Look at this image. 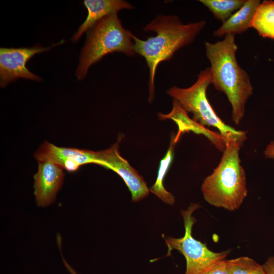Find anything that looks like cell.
I'll return each mask as SVG.
<instances>
[{"label": "cell", "mask_w": 274, "mask_h": 274, "mask_svg": "<svg viewBox=\"0 0 274 274\" xmlns=\"http://www.w3.org/2000/svg\"><path fill=\"white\" fill-rule=\"evenodd\" d=\"M258 34L274 40V1L265 0L257 8L250 24Z\"/></svg>", "instance_id": "14"}, {"label": "cell", "mask_w": 274, "mask_h": 274, "mask_svg": "<svg viewBox=\"0 0 274 274\" xmlns=\"http://www.w3.org/2000/svg\"><path fill=\"white\" fill-rule=\"evenodd\" d=\"M211 84L210 67L201 71L196 82L187 88L174 86L167 94L176 100L187 113L193 115V120L201 126L214 127L225 141L232 140L242 146L247 140V132L238 130L225 123L216 114L207 96V90Z\"/></svg>", "instance_id": "5"}, {"label": "cell", "mask_w": 274, "mask_h": 274, "mask_svg": "<svg viewBox=\"0 0 274 274\" xmlns=\"http://www.w3.org/2000/svg\"><path fill=\"white\" fill-rule=\"evenodd\" d=\"M206 23L202 20L184 24L176 15H158L144 27L145 31L154 32L155 36L143 40L134 35L136 54L145 59L149 68V102L154 97L155 77L158 65L170 60L179 49L192 44Z\"/></svg>", "instance_id": "1"}, {"label": "cell", "mask_w": 274, "mask_h": 274, "mask_svg": "<svg viewBox=\"0 0 274 274\" xmlns=\"http://www.w3.org/2000/svg\"><path fill=\"white\" fill-rule=\"evenodd\" d=\"M88 14L84 22L80 26L72 40L77 42L83 33L87 32L97 22L104 18L124 10H132L133 6L124 0H85L83 2Z\"/></svg>", "instance_id": "11"}, {"label": "cell", "mask_w": 274, "mask_h": 274, "mask_svg": "<svg viewBox=\"0 0 274 274\" xmlns=\"http://www.w3.org/2000/svg\"><path fill=\"white\" fill-rule=\"evenodd\" d=\"M262 266L266 274H274V256L269 257Z\"/></svg>", "instance_id": "18"}, {"label": "cell", "mask_w": 274, "mask_h": 274, "mask_svg": "<svg viewBox=\"0 0 274 274\" xmlns=\"http://www.w3.org/2000/svg\"><path fill=\"white\" fill-rule=\"evenodd\" d=\"M259 0H246L242 7L215 30L213 35L221 38L227 35L241 34L250 28L255 12L260 4Z\"/></svg>", "instance_id": "12"}, {"label": "cell", "mask_w": 274, "mask_h": 274, "mask_svg": "<svg viewBox=\"0 0 274 274\" xmlns=\"http://www.w3.org/2000/svg\"><path fill=\"white\" fill-rule=\"evenodd\" d=\"M119 141L107 149L97 151V164L119 175L131 193L132 201L137 202L147 197L150 190L143 178L120 155Z\"/></svg>", "instance_id": "7"}, {"label": "cell", "mask_w": 274, "mask_h": 274, "mask_svg": "<svg viewBox=\"0 0 274 274\" xmlns=\"http://www.w3.org/2000/svg\"><path fill=\"white\" fill-rule=\"evenodd\" d=\"M266 158L274 159V141H271L266 147L264 151Z\"/></svg>", "instance_id": "19"}, {"label": "cell", "mask_w": 274, "mask_h": 274, "mask_svg": "<svg viewBox=\"0 0 274 274\" xmlns=\"http://www.w3.org/2000/svg\"><path fill=\"white\" fill-rule=\"evenodd\" d=\"M38 162H51L70 172L77 170L80 166L97 163V152L73 148L56 146L47 141L35 153Z\"/></svg>", "instance_id": "9"}, {"label": "cell", "mask_w": 274, "mask_h": 274, "mask_svg": "<svg viewBox=\"0 0 274 274\" xmlns=\"http://www.w3.org/2000/svg\"><path fill=\"white\" fill-rule=\"evenodd\" d=\"M66 267L72 274H78L68 264H67Z\"/></svg>", "instance_id": "20"}, {"label": "cell", "mask_w": 274, "mask_h": 274, "mask_svg": "<svg viewBox=\"0 0 274 274\" xmlns=\"http://www.w3.org/2000/svg\"><path fill=\"white\" fill-rule=\"evenodd\" d=\"M246 0H200L214 16L223 23L239 9Z\"/></svg>", "instance_id": "15"}, {"label": "cell", "mask_w": 274, "mask_h": 274, "mask_svg": "<svg viewBox=\"0 0 274 274\" xmlns=\"http://www.w3.org/2000/svg\"><path fill=\"white\" fill-rule=\"evenodd\" d=\"M226 262L230 274H266L262 265L248 256L226 259Z\"/></svg>", "instance_id": "16"}, {"label": "cell", "mask_w": 274, "mask_h": 274, "mask_svg": "<svg viewBox=\"0 0 274 274\" xmlns=\"http://www.w3.org/2000/svg\"><path fill=\"white\" fill-rule=\"evenodd\" d=\"M204 47L211 65V84L226 96L231 106L232 121L238 125L244 116L246 104L252 95L253 87L248 74L237 61L238 47L234 35H226L216 43L205 41Z\"/></svg>", "instance_id": "2"}, {"label": "cell", "mask_w": 274, "mask_h": 274, "mask_svg": "<svg viewBox=\"0 0 274 274\" xmlns=\"http://www.w3.org/2000/svg\"><path fill=\"white\" fill-rule=\"evenodd\" d=\"M203 274H230L226 265V259L221 260Z\"/></svg>", "instance_id": "17"}, {"label": "cell", "mask_w": 274, "mask_h": 274, "mask_svg": "<svg viewBox=\"0 0 274 274\" xmlns=\"http://www.w3.org/2000/svg\"><path fill=\"white\" fill-rule=\"evenodd\" d=\"M133 36L130 31L123 26L117 13L107 16L97 22L87 31L76 70L78 80L83 79L89 67L108 54L119 52L127 56L136 54Z\"/></svg>", "instance_id": "4"}, {"label": "cell", "mask_w": 274, "mask_h": 274, "mask_svg": "<svg viewBox=\"0 0 274 274\" xmlns=\"http://www.w3.org/2000/svg\"><path fill=\"white\" fill-rule=\"evenodd\" d=\"M38 162V172L34 176V194L38 205L46 207L55 200L64 174L62 168L51 162Z\"/></svg>", "instance_id": "10"}, {"label": "cell", "mask_w": 274, "mask_h": 274, "mask_svg": "<svg viewBox=\"0 0 274 274\" xmlns=\"http://www.w3.org/2000/svg\"><path fill=\"white\" fill-rule=\"evenodd\" d=\"M179 138V136H175L174 134L172 136L168 149L165 155L160 160L156 180L154 184L149 189L151 193L164 202L170 205L175 203V197L165 189L163 186V181L173 162L174 147Z\"/></svg>", "instance_id": "13"}, {"label": "cell", "mask_w": 274, "mask_h": 274, "mask_svg": "<svg viewBox=\"0 0 274 274\" xmlns=\"http://www.w3.org/2000/svg\"><path fill=\"white\" fill-rule=\"evenodd\" d=\"M242 145L227 139L217 166L203 180L201 190L210 204L229 211L237 210L248 195L245 170L239 152Z\"/></svg>", "instance_id": "3"}, {"label": "cell", "mask_w": 274, "mask_h": 274, "mask_svg": "<svg viewBox=\"0 0 274 274\" xmlns=\"http://www.w3.org/2000/svg\"><path fill=\"white\" fill-rule=\"evenodd\" d=\"M200 207L198 203H191L187 210L181 211L185 228L183 237H164L168 248L167 256L170 255L172 250H176L185 257L186 261L185 274H203L217 262L225 259L230 252L212 251L208 248L206 243L193 237L192 227L196 220L192 214Z\"/></svg>", "instance_id": "6"}, {"label": "cell", "mask_w": 274, "mask_h": 274, "mask_svg": "<svg viewBox=\"0 0 274 274\" xmlns=\"http://www.w3.org/2000/svg\"><path fill=\"white\" fill-rule=\"evenodd\" d=\"M50 46L36 45L32 47L0 49V85L4 88L19 78L40 81L42 79L30 72L27 62L35 54L50 50Z\"/></svg>", "instance_id": "8"}]
</instances>
